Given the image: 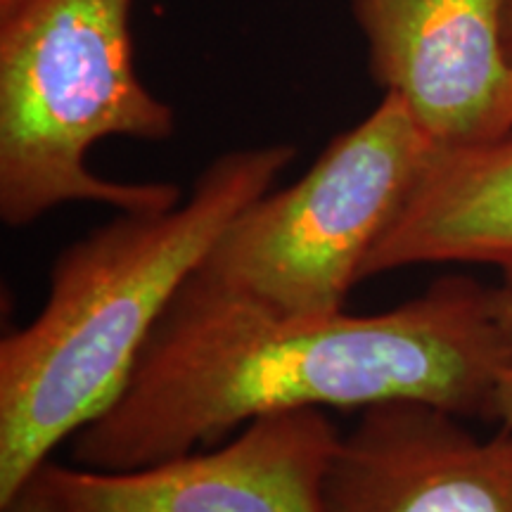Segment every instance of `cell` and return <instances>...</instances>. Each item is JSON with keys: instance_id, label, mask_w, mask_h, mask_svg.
<instances>
[{"instance_id": "3957f363", "label": "cell", "mask_w": 512, "mask_h": 512, "mask_svg": "<svg viewBox=\"0 0 512 512\" xmlns=\"http://www.w3.org/2000/svg\"><path fill=\"white\" fill-rule=\"evenodd\" d=\"M176 114L133 64L131 0H27L0 22V219L24 228L69 202L166 211L174 183L88 169L105 138L169 140Z\"/></svg>"}, {"instance_id": "9c48e42d", "label": "cell", "mask_w": 512, "mask_h": 512, "mask_svg": "<svg viewBox=\"0 0 512 512\" xmlns=\"http://www.w3.org/2000/svg\"><path fill=\"white\" fill-rule=\"evenodd\" d=\"M489 306L505 347V366L496 392V422H501V430L512 432V271H503L501 283L489 285Z\"/></svg>"}, {"instance_id": "7a4b0ae2", "label": "cell", "mask_w": 512, "mask_h": 512, "mask_svg": "<svg viewBox=\"0 0 512 512\" xmlns=\"http://www.w3.org/2000/svg\"><path fill=\"white\" fill-rule=\"evenodd\" d=\"M294 157L292 145L226 152L174 209L121 211L62 249L43 309L0 342V508L117 399L185 280Z\"/></svg>"}, {"instance_id": "8992f818", "label": "cell", "mask_w": 512, "mask_h": 512, "mask_svg": "<svg viewBox=\"0 0 512 512\" xmlns=\"http://www.w3.org/2000/svg\"><path fill=\"white\" fill-rule=\"evenodd\" d=\"M508 0H351L368 43V69L403 100L439 150L512 133Z\"/></svg>"}, {"instance_id": "ba28073f", "label": "cell", "mask_w": 512, "mask_h": 512, "mask_svg": "<svg viewBox=\"0 0 512 512\" xmlns=\"http://www.w3.org/2000/svg\"><path fill=\"white\" fill-rule=\"evenodd\" d=\"M420 264H494L512 271V133L434 152L361 280Z\"/></svg>"}, {"instance_id": "6da1fadb", "label": "cell", "mask_w": 512, "mask_h": 512, "mask_svg": "<svg viewBox=\"0 0 512 512\" xmlns=\"http://www.w3.org/2000/svg\"><path fill=\"white\" fill-rule=\"evenodd\" d=\"M505 347L489 285L444 275L411 302L351 316L283 313L195 273L110 406L74 434L76 465L126 472L299 408L411 399L496 422Z\"/></svg>"}, {"instance_id": "277c9868", "label": "cell", "mask_w": 512, "mask_h": 512, "mask_svg": "<svg viewBox=\"0 0 512 512\" xmlns=\"http://www.w3.org/2000/svg\"><path fill=\"white\" fill-rule=\"evenodd\" d=\"M437 145L384 93L306 174L242 209L195 275L283 313L344 311L368 254L394 226Z\"/></svg>"}, {"instance_id": "8fae6325", "label": "cell", "mask_w": 512, "mask_h": 512, "mask_svg": "<svg viewBox=\"0 0 512 512\" xmlns=\"http://www.w3.org/2000/svg\"><path fill=\"white\" fill-rule=\"evenodd\" d=\"M503 41H505V53H508L510 62H512V0H508V5H505V15H503Z\"/></svg>"}, {"instance_id": "7c38bea8", "label": "cell", "mask_w": 512, "mask_h": 512, "mask_svg": "<svg viewBox=\"0 0 512 512\" xmlns=\"http://www.w3.org/2000/svg\"><path fill=\"white\" fill-rule=\"evenodd\" d=\"M24 3H27V0H0V22L10 19Z\"/></svg>"}, {"instance_id": "30bf717a", "label": "cell", "mask_w": 512, "mask_h": 512, "mask_svg": "<svg viewBox=\"0 0 512 512\" xmlns=\"http://www.w3.org/2000/svg\"><path fill=\"white\" fill-rule=\"evenodd\" d=\"M0 512H55L46 486H43L41 475L36 472V475L24 484V489L19 491L5 508H0Z\"/></svg>"}, {"instance_id": "5b68a950", "label": "cell", "mask_w": 512, "mask_h": 512, "mask_svg": "<svg viewBox=\"0 0 512 512\" xmlns=\"http://www.w3.org/2000/svg\"><path fill=\"white\" fill-rule=\"evenodd\" d=\"M339 441L323 408L271 413L216 451L126 472L38 470L55 512H328L325 482Z\"/></svg>"}, {"instance_id": "52a82bcc", "label": "cell", "mask_w": 512, "mask_h": 512, "mask_svg": "<svg viewBox=\"0 0 512 512\" xmlns=\"http://www.w3.org/2000/svg\"><path fill=\"white\" fill-rule=\"evenodd\" d=\"M425 401H382L339 441L328 512H512V432L477 437Z\"/></svg>"}]
</instances>
